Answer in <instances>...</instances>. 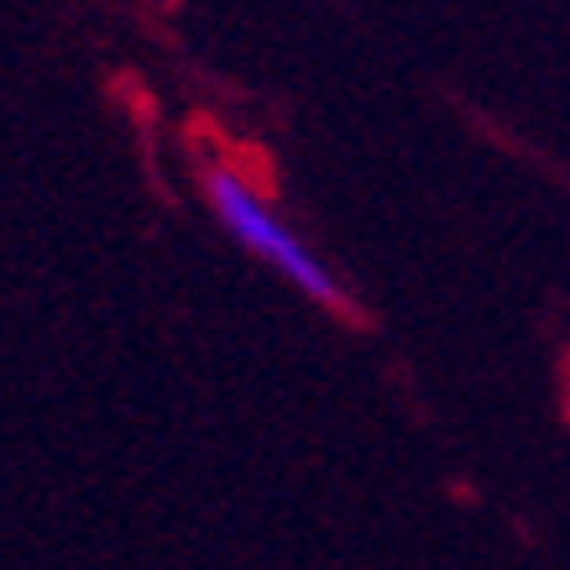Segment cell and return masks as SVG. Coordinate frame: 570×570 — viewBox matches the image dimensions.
Segmentation results:
<instances>
[{"mask_svg":"<svg viewBox=\"0 0 570 570\" xmlns=\"http://www.w3.org/2000/svg\"><path fill=\"white\" fill-rule=\"evenodd\" d=\"M199 199H205L209 220L225 230V242L242 257L288 283L304 304L325 314H356V298L341 283V273L325 262V252L294 225V215L277 205L267 178L236 153H205L199 157Z\"/></svg>","mask_w":570,"mask_h":570,"instance_id":"cell-1","label":"cell"},{"mask_svg":"<svg viewBox=\"0 0 570 570\" xmlns=\"http://www.w3.org/2000/svg\"><path fill=\"white\" fill-rule=\"evenodd\" d=\"M566 419H570V356H566Z\"/></svg>","mask_w":570,"mask_h":570,"instance_id":"cell-2","label":"cell"}]
</instances>
